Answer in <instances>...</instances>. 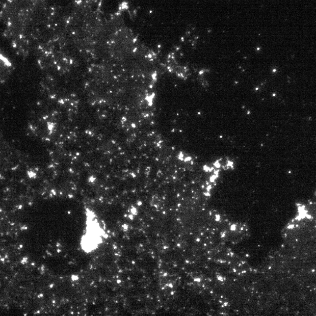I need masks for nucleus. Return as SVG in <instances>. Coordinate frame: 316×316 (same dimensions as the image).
I'll return each mask as SVG.
<instances>
[{"label": "nucleus", "instance_id": "f257e3e1", "mask_svg": "<svg viewBox=\"0 0 316 316\" xmlns=\"http://www.w3.org/2000/svg\"><path fill=\"white\" fill-rule=\"evenodd\" d=\"M53 287V284H51L50 287Z\"/></svg>", "mask_w": 316, "mask_h": 316}]
</instances>
